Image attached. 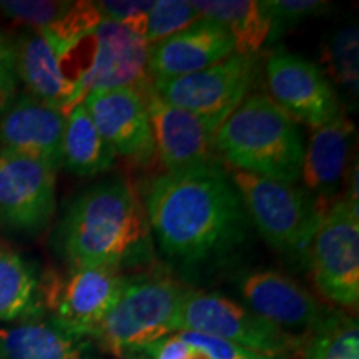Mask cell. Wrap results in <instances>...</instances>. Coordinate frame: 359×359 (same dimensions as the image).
<instances>
[{
    "label": "cell",
    "mask_w": 359,
    "mask_h": 359,
    "mask_svg": "<svg viewBox=\"0 0 359 359\" xmlns=\"http://www.w3.org/2000/svg\"><path fill=\"white\" fill-rule=\"evenodd\" d=\"M142 201L161 255L187 271L223 266L250 238L243 201L218 161L160 175Z\"/></svg>",
    "instance_id": "6da1fadb"
},
{
    "label": "cell",
    "mask_w": 359,
    "mask_h": 359,
    "mask_svg": "<svg viewBox=\"0 0 359 359\" xmlns=\"http://www.w3.org/2000/svg\"><path fill=\"white\" fill-rule=\"evenodd\" d=\"M53 245L69 268L122 271L154 259V236L145 206L125 178L97 182L65 208Z\"/></svg>",
    "instance_id": "7a4b0ae2"
},
{
    "label": "cell",
    "mask_w": 359,
    "mask_h": 359,
    "mask_svg": "<svg viewBox=\"0 0 359 359\" xmlns=\"http://www.w3.org/2000/svg\"><path fill=\"white\" fill-rule=\"evenodd\" d=\"M215 151L230 168L296 185L302 178L304 140L296 120L266 93H250L219 125Z\"/></svg>",
    "instance_id": "3957f363"
},
{
    "label": "cell",
    "mask_w": 359,
    "mask_h": 359,
    "mask_svg": "<svg viewBox=\"0 0 359 359\" xmlns=\"http://www.w3.org/2000/svg\"><path fill=\"white\" fill-rule=\"evenodd\" d=\"M188 286L165 273L127 276L118 298L92 338L103 351L125 359L165 336L178 333Z\"/></svg>",
    "instance_id": "277c9868"
},
{
    "label": "cell",
    "mask_w": 359,
    "mask_h": 359,
    "mask_svg": "<svg viewBox=\"0 0 359 359\" xmlns=\"http://www.w3.org/2000/svg\"><path fill=\"white\" fill-rule=\"evenodd\" d=\"M228 175L259 236L283 255L302 257L306 253L326 210L296 185L235 168L228 170Z\"/></svg>",
    "instance_id": "5b68a950"
},
{
    "label": "cell",
    "mask_w": 359,
    "mask_h": 359,
    "mask_svg": "<svg viewBox=\"0 0 359 359\" xmlns=\"http://www.w3.org/2000/svg\"><path fill=\"white\" fill-rule=\"evenodd\" d=\"M148 50L150 45L142 34L103 20L92 32L62 48V53L67 74L83 102L95 90L140 88L150 82Z\"/></svg>",
    "instance_id": "8992f818"
},
{
    "label": "cell",
    "mask_w": 359,
    "mask_h": 359,
    "mask_svg": "<svg viewBox=\"0 0 359 359\" xmlns=\"http://www.w3.org/2000/svg\"><path fill=\"white\" fill-rule=\"evenodd\" d=\"M262 62L258 55L233 53L219 64L196 74L175 79H154L158 95L180 109L191 111L217 133L258 83Z\"/></svg>",
    "instance_id": "52a82bcc"
},
{
    "label": "cell",
    "mask_w": 359,
    "mask_h": 359,
    "mask_svg": "<svg viewBox=\"0 0 359 359\" xmlns=\"http://www.w3.org/2000/svg\"><path fill=\"white\" fill-rule=\"evenodd\" d=\"M180 331L210 334L269 356H294L303 343L228 296L191 288L180 309Z\"/></svg>",
    "instance_id": "ba28073f"
},
{
    "label": "cell",
    "mask_w": 359,
    "mask_h": 359,
    "mask_svg": "<svg viewBox=\"0 0 359 359\" xmlns=\"http://www.w3.org/2000/svg\"><path fill=\"white\" fill-rule=\"evenodd\" d=\"M125 280L122 271L110 268H69L65 275L47 273L39 283L40 302L53 323L90 339L118 298Z\"/></svg>",
    "instance_id": "9c48e42d"
},
{
    "label": "cell",
    "mask_w": 359,
    "mask_h": 359,
    "mask_svg": "<svg viewBox=\"0 0 359 359\" xmlns=\"http://www.w3.org/2000/svg\"><path fill=\"white\" fill-rule=\"evenodd\" d=\"M311 269L320 293L346 309L359 304V215L343 198L330 206L311 246Z\"/></svg>",
    "instance_id": "30bf717a"
},
{
    "label": "cell",
    "mask_w": 359,
    "mask_h": 359,
    "mask_svg": "<svg viewBox=\"0 0 359 359\" xmlns=\"http://www.w3.org/2000/svg\"><path fill=\"white\" fill-rule=\"evenodd\" d=\"M57 168L0 148V223L37 235L55 215Z\"/></svg>",
    "instance_id": "8fae6325"
},
{
    "label": "cell",
    "mask_w": 359,
    "mask_h": 359,
    "mask_svg": "<svg viewBox=\"0 0 359 359\" xmlns=\"http://www.w3.org/2000/svg\"><path fill=\"white\" fill-rule=\"evenodd\" d=\"M269 98L296 122L314 130L341 114V102L325 74L298 53L278 48L264 65Z\"/></svg>",
    "instance_id": "7c38bea8"
},
{
    "label": "cell",
    "mask_w": 359,
    "mask_h": 359,
    "mask_svg": "<svg viewBox=\"0 0 359 359\" xmlns=\"http://www.w3.org/2000/svg\"><path fill=\"white\" fill-rule=\"evenodd\" d=\"M140 92L150 118L155 155L167 173L217 163L215 132L205 120L163 100L151 87V80L140 87Z\"/></svg>",
    "instance_id": "4fadbf2b"
},
{
    "label": "cell",
    "mask_w": 359,
    "mask_h": 359,
    "mask_svg": "<svg viewBox=\"0 0 359 359\" xmlns=\"http://www.w3.org/2000/svg\"><path fill=\"white\" fill-rule=\"evenodd\" d=\"M238 288L251 311L302 341L330 311L308 290L276 269L246 273Z\"/></svg>",
    "instance_id": "5bb4252c"
},
{
    "label": "cell",
    "mask_w": 359,
    "mask_h": 359,
    "mask_svg": "<svg viewBox=\"0 0 359 359\" xmlns=\"http://www.w3.org/2000/svg\"><path fill=\"white\" fill-rule=\"evenodd\" d=\"M82 103L115 156L140 165L154 160V137L140 88L95 90Z\"/></svg>",
    "instance_id": "9a60e30c"
},
{
    "label": "cell",
    "mask_w": 359,
    "mask_h": 359,
    "mask_svg": "<svg viewBox=\"0 0 359 359\" xmlns=\"http://www.w3.org/2000/svg\"><path fill=\"white\" fill-rule=\"evenodd\" d=\"M13 74L29 88V95L65 115L82 103L77 87L65 70L60 45L47 32L30 29L13 42Z\"/></svg>",
    "instance_id": "2e32d148"
},
{
    "label": "cell",
    "mask_w": 359,
    "mask_h": 359,
    "mask_svg": "<svg viewBox=\"0 0 359 359\" xmlns=\"http://www.w3.org/2000/svg\"><path fill=\"white\" fill-rule=\"evenodd\" d=\"M0 148L62 167L64 111L32 95L15 97L0 111Z\"/></svg>",
    "instance_id": "e0dca14e"
},
{
    "label": "cell",
    "mask_w": 359,
    "mask_h": 359,
    "mask_svg": "<svg viewBox=\"0 0 359 359\" xmlns=\"http://www.w3.org/2000/svg\"><path fill=\"white\" fill-rule=\"evenodd\" d=\"M235 53L231 35L223 25L201 17L172 37L150 45V79H175L196 74Z\"/></svg>",
    "instance_id": "ac0fdd59"
},
{
    "label": "cell",
    "mask_w": 359,
    "mask_h": 359,
    "mask_svg": "<svg viewBox=\"0 0 359 359\" xmlns=\"http://www.w3.org/2000/svg\"><path fill=\"white\" fill-rule=\"evenodd\" d=\"M353 143L354 125L341 111L330 123L314 130L309 145L304 147L302 178L309 195L326 212L338 200L349 168Z\"/></svg>",
    "instance_id": "d6986e66"
},
{
    "label": "cell",
    "mask_w": 359,
    "mask_h": 359,
    "mask_svg": "<svg viewBox=\"0 0 359 359\" xmlns=\"http://www.w3.org/2000/svg\"><path fill=\"white\" fill-rule=\"evenodd\" d=\"M92 339L52 320L0 327V359H93Z\"/></svg>",
    "instance_id": "ffe728a7"
},
{
    "label": "cell",
    "mask_w": 359,
    "mask_h": 359,
    "mask_svg": "<svg viewBox=\"0 0 359 359\" xmlns=\"http://www.w3.org/2000/svg\"><path fill=\"white\" fill-rule=\"evenodd\" d=\"M115 154L98 133L83 103L67 114L62 138V167L79 177H95L110 172Z\"/></svg>",
    "instance_id": "44dd1931"
},
{
    "label": "cell",
    "mask_w": 359,
    "mask_h": 359,
    "mask_svg": "<svg viewBox=\"0 0 359 359\" xmlns=\"http://www.w3.org/2000/svg\"><path fill=\"white\" fill-rule=\"evenodd\" d=\"M191 4L201 17L228 30L235 53L258 55L259 48L268 42L269 19L263 0H195Z\"/></svg>",
    "instance_id": "7402d4cb"
},
{
    "label": "cell",
    "mask_w": 359,
    "mask_h": 359,
    "mask_svg": "<svg viewBox=\"0 0 359 359\" xmlns=\"http://www.w3.org/2000/svg\"><path fill=\"white\" fill-rule=\"evenodd\" d=\"M39 275L19 253L0 250V323L29 318L39 311Z\"/></svg>",
    "instance_id": "603a6c76"
},
{
    "label": "cell",
    "mask_w": 359,
    "mask_h": 359,
    "mask_svg": "<svg viewBox=\"0 0 359 359\" xmlns=\"http://www.w3.org/2000/svg\"><path fill=\"white\" fill-rule=\"evenodd\" d=\"M303 359H359L358 320L330 309L299 348Z\"/></svg>",
    "instance_id": "cb8c5ba5"
},
{
    "label": "cell",
    "mask_w": 359,
    "mask_h": 359,
    "mask_svg": "<svg viewBox=\"0 0 359 359\" xmlns=\"http://www.w3.org/2000/svg\"><path fill=\"white\" fill-rule=\"evenodd\" d=\"M358 25H348L338 30L326 47L327 67L333 79L356 103L359 95V70H358Z\"/></svg>",
    "instance_id": "d4e9b609"
},
{
    "label": "cell",
    "mask_w": 359,
    "mask_h": 359,
    "mask_svg": "<svg viewBox=\"0 0 359 359\" xmlns=\"http://www.w3.org/2000/svg\"><path fill=\"white\" fill-rule=\"evenodd\" d=\"M201 15L193 7L191 0H155V6L147 17L145 40L148 45L158 43L187 29Z\"/></svg>",
    "instance_id": "484cf974"
},
{
    "label": "cell",
    "mask_w": 359,
    "mask_h": 359,
    "mask_svg": "<svg viewBox=\"0 0 359 359\" xmlns=\"http://www.w3.org/2000/svg\"><path fill=\"white\" fill-rule=\"evenodd\" d=\"M74 7L69 0H0V12L8 19L29 25L32 30H47Z\"/></svg>",
    "instance_id": "4316f807"
},
{
    "label": "cell",
    "mask_w": 359,
    "mask_h": 359,
    "mask_svg": "<svg viewBox=\"0 0 359 359\" xmlns=\"http://www.w3.org/2000/svg\"><path fill=\"white\" fill-rule=\"evenodd\" d=\"M269 19V37L266 43L276 42L308 17H316L330 8L323 0H263Z\"/></svg>",
    "instance_id": "83f0119b"
},
{
    "label": "cell",
    "mask_w": 359,
    "mask_h": 359,
    "mask_svg": "<svg viewBox=\"0 0 359 359\" xmlns=\"http://www.w3.org/2000/svg\"><path fill=\"white\" fill-rule=\"evenodd\" d=\"M178 334L200 351H203L210 359H294L293 356H269V354L251 351L231 341L196 333V331H180Z\"/></svg>",
    "instance_id": "f1b7e54d"
},
{
    "label": "cell",
    "mask_w": 359,
    "mask_h": 359,
    "mask_svg": "<svg viewBox=\"0 0 359 359\" xmlns=\"http://www.w3.org/2000/svg\"><path fill=\"white\" fill-rule=\"evenodd\" d=\"M95 6L105 20L130 27L135 32L143 35L147 17L154 8L155 0H98Z\"/></svg>",
    "instance_id": "f546056e"
},
{
    "label": "cell",
    "mask_w": 359,
    "mask_h": 359,
    "mask_svg": "<svg viewBox=\"0 0 359 359\" xmlns=\"http://www.w3.org/2000/svg\"><path fill=\"white\" fill-rule=\"evenodd\" d=\"M125 359H210L178 333L165 336L148 346L128 354Z\"/></svg>",
    "instance_id": "4dcf8cb0"
},
{
    "label": "cell",
    "mask_w": 359,
    "mask_h": 359,
    "mask_svg": "<svg viewBox=\"0 0 359 359\" xmlns=\"http://www.w3.org/2000/svg\"><path fill=\"white\" fill-rule=\"evenodd\" d=\"M17 77L12 69L6 65H0V111L6 110V107L15 98Z\"/></svg>",
    "instance_id": "1f68e13d"
},
{
    "label": "cell",
    "mask_w": 359,
    "mask_h": 359,
    "mask_svg": "<svg viewBox=\"0 0 359 359\" xmlns=\"http://www.w3.org/2000/svg\"><path fill=\"white\" fill-rule=\"evenodd\" d=\"M13 57H15L13 42L6 34L0 32V65H6L13 70Z\"/></svg>",
    "instance_id": "d6a6232c"
}]
</instances>
